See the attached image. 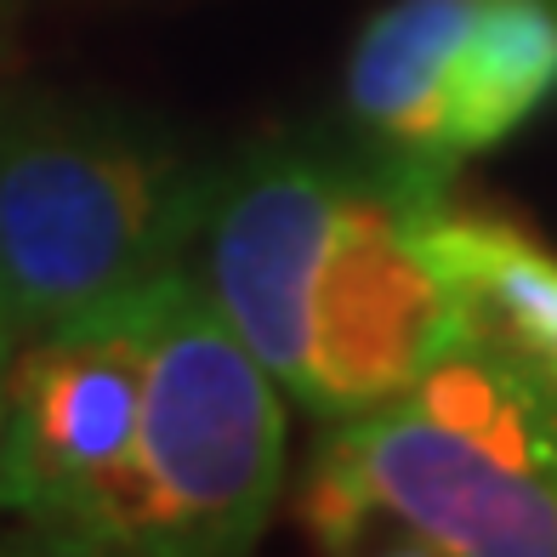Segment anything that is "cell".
<instances>
[{
  "mask_svg": "<svg viewBox=\"0 0 557 557\" xmlns=\"http://www.w3.org/2000/svg\"><path fill=\"white\" fill-rule=\"evenodd\" d=\"M359 148L319 137L257 143L234 165L211 171L206 199V290L239 342L290 387L308 331V278L331 234L336 199L347 188Z\"/></svg>",
  "mask_w": 557,
  "mask_h": 557,
  "instance_id": "52a82bcc",
  "label": "cell"
},
{
  "mask_svg": "<svg viewBox=\"0 0 557 557\" xmlns=\"http://www.w3.org/2000/svg\"><path fill=\"white\" fill-rule=\"evenodd\" d=\"M438 257L467 296L478 336L500 342L557 387V250L523 222L444 199L433 216Z\"/></svg>",
  "mask_w": 557,
  "mask_h": 557,
  "instance_id": "ba28073f",
  "label": "cell"
},
{
  "mask_svg": "<svg viewBox=\"0 0 557 557\" xmlns=\"http://www.w3.org/2000/svg\"><path fill=\"white\" fill-rule=\"evenodd\" d=\"M301 523L324 552L557 557V387L472 336L364 416L324 421Z\"/></svg>",
  "mask_w": 557,
  "mask_h": 557,
  "instance_id": "6da1fadb",
  "label": "cell"
},
{
  "mask_svg": "<svg viewBox=\"0 0 557 557\" xmlns=\"http://www.w3.org/2000/svg\"><path fill=\"white\" fill-rule=\"evenodd\" d=\"M557 103V0H387L347 58V114L387 160L449 176Z\"/></svg>",
  "mask_w": 557,
  "mask_h": 557,
  "instance_id": "8992f818",
  "label": "cell"
},
{
  "mask_svg": "<svg viewBox=\"0 0 557 557\" xmlns=\"http://www.w3.org/2000/svg\"><path fill=\"white\" fill-rule=\"evenodd\" d=\"M143 557H234L285 490V387L183 268L148 290Z\"/></svg>",
  "mask_w": 557,
  "mask_h": 557,
  "instance_id": "3957f363",
  "label": "cell"
},
{
  "mask_svg": "<svg viewBox=\"0 0 557 557\" xmlns=\"http://www.w3.org/2000/svg\"><path fill=\"white\" fill-rule=\"evenodd\" d=\"M206 199L211 171L160 125L63 91H0V301L23 336L176 273Z\"/></svg>",
  "mask_w": 557,
  "mask_h": 557,
  "instance_id": "7a4b0ae2",
  "label": "cell"
},
{
  "mask_svg": "<svg viewBox=\"0 0 557 557\" xmlns=\"http://www.w3.org/2000/svg\"><path fill=\"white\" fill-rule=\"evenodd\" d=\"M148 290L35 331L17 347L0 433V512L52 552L143 557Z\"/></svg>",
  "mask_w": 557,
  "mask_h": 557,
  "instance_id": "5b68a950",
  "label": "cell"
},
{
  "mask_svg": "<svg viewBox=\"0 0 557 557\" xmlns=\"http://www.w3.org/2000/svg\"><path fill=\"white\" fill-rule=\"evenodd\" d=\"M444 199L449 176L359 143V165L308 278L301 364L285 387L319 421H347L398 398L449 347L478 336L433 239Z\"/></svg>",
  "mask_w": 557,
  "mask_h": 557,
  "instance_id": "277c9868",
  "label": "cell"
},
{
  "mask_svg": "<svg viewBox=\"0 0 557 557\" xmlns=\"http://www.w3.org/2000/svg\"><path fill=\"white\" fill-rule=\"evenodd\" d=\"M17 347H23V331L12 308L0 301V433H7V393H12V364H17Z\"/></svg>",
  "mask_w": 557,
  "mask_h": 557,
  "instance_id": "9c48e42d",
  "label": "cell"
}]
</instances>
